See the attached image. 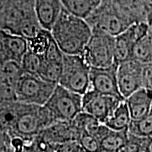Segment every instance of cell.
<instances>
[{
	"label": "cell",
	"instance_id": "6da1fadb",
	"mask_svg": "<svg viewBox=\"0 0 152 152\" xmlns=\"http://www.w3.org/2000/svg\"><path fill=\"white\" fill-rule=\"evenodd\" d=\"M50 33L63 53L80 55L92 30L86 19L76 16L62 8Z\"/></svg>",
	"mask_w": 152,
	"mask_h": 152
},
{
	"label": "cell",
	"instance_id": "7a4b0ae2",
	"mask_svg": "<svg viewBox=\"0 0 152 152\" xmlns=\"http://www.w3.org/2000/svg\"><path fill=\"white\" fill-rule=\"evenodd\" d=\"M91 29H97L112 37L125 31L134 21L117 0H104L89 15Z\"/></svg>",
	"mask_w": 152,
	"mask_h": 152
},
{
	"label": "cell",
	"instance_id": "3957f363",
	"mask_svg": "<svg viewBox=\"0 0 152 152\" xmlns=\"http://www.w3.org/2000/svg\"><path fill=\"white\" fill-rule=\"evenodd\" d=\"M56 85L39 76L22 73L15 86V98L20 104L43 107Z\"/></svg>",
	"mask_w": 152,
	"mask_h": 152
},
{
	"label": "cell",
	"instance_id": "277c9868",
	"mask_svg": "<svg viewBox=\"0 0 152 152\" xmlns=\"http://www.w3.org/2000/svg\"><path fill=\"white\" fill-rule=\"evenodd\" d=\"M43 107L54 121L69 123L82 111V96L57 84Z\"/></svg>",
	"mask_w": 152,
	"mask_h": 152
},
{
	"label": "cell",
	"instance_id": "5b68a950",
	"mask_svg": "<svg viewBox=\"0 0 152 152\" xmlns=\"http://www.w3.org/2000/svg\"><path fill=\"white\" fill-rule=\"evenodd\" d=\"M91 30V36L80 56L90 68H106L113 64L114 37L97 29Z\"/></svg>",
	"mask_w": 152,
	"mask_h": 152
},
{
	"label": "cell",
	"instance_id": "8992f818",
	"mask_svg": "<svg viewBox=\"0 0 152 152\" xmlns=\"http://www.w3.org/2000/svg\"><path fill=\"white\" fill-rule=\"evenodd\" d=\"M89 71L90 67L80 55L64 53L58 85L82 96L89 86Z\"/></svg>",
	"mask_w": 152,
	"mask_h": 152
},
{
	"label": "cell",
	"instance_id": "52a82bcc",
	"mask_svg": "<svg viewBox=\"0 0 152 152\" xmlns=\"http://www.w3.org/2000/svg\"><path fill=\"white\" fill-rule=\"evenodd\" d=\"M20 113H17L13 124L14 130L22 137H30L38 134L42 129L53 119L44 107L25 105Z\"/></svg>",
	"mask_w": 152,
	"mask_h": 152
},
{
	"label": "cell",
	"instance_id": "ba28073f",
	"mask_svg": "<svg viewBox=\"0 0 152 152\" xmlns=\"http://www.w3.org/2000/svg\"><path fill=\"white\" fill-rule=\"evenodd\" d=\"M143 65L134 59L126 60L117 65L116 78L118 91L124 99L142 88Z\"/></svg>",
	"mask_w": 152,
	"mask_h": 152
},
{
	"label": "cell",
	"instance_id": "9c48e42d",
	"mask_svg": "<svg viewBox=\"0 0 152 152\" xmlns=\"http://www.w3.org/2000/svg\"><path fill=\"white\" fill-rule=\"evenodd\" d=\"M117 65L114 63L106 68H90L88 89L100 95L124 100L120 94L117 84Z\"/></svg>",
	"mask_w": 152,
	"mask_h": 152
},
{
	"label": "cell",
	"instance_id": "30bf717a",
	"mask_svg": "<svg viewBox=\"0 0 152 152\" xmlns=\"http://www.w3.org/2000/svg\"><path fill=\"white\" fill-rule=\"evenodd\" d=\"M122 101L124 100L100 95L87 89L82 95V111L103 124Z\"/></svg>",
	"mask_w": 152,
	"mask_h": 152
},
{
	"label": "cell",
	"instance_id": "8fae6325",
	"mask_svg": "<svg viewBox=\"0 0 152 152\" xmlns=\"http://www.w3.org/2000/svg\"><path fill=\"white\" fill-rule=\"evenodd\" d=\"M149 31L145 23H133L123 32L114 37V62L120 63L131 58L132 50L135 42Z\"/></svg>",
	"mask_w": 152,
	"mask_h": 152
},
{
	"label": "cell",
	"instance_id": "7c38bea8",
	"mask_svg": "<svg viewBox=\"0 0 152 152\" xmlns=\"http://www.w3.org/2000/svg\"><path fill=\"white\" fill-rule=\"evenodd\" d=\"M132 120L141 119L151 113V91L140 88L124 100Z\"/></svg>",
	"mask_w": 152,
	"mask_h": 152
},
{
	"label": "cell",
	"instance_id": "4fadbf2b",
	"mask_svg": "<svg viewBox=\"0 0 152 152\" xmlns=\"http://www.w3.org/2000/svg\"><path fill=\"white\" fill-rule=\"evenodd\" d=\"M34 10L41 27L50 31L63 8L60 0H33Z\"/></svg>",
	"mask_w": 152,
	"mask_h": 152
},
{
	"label": "cell",
	"instance_id": "5bb4252c",
	"mask_svg": "<svg viewBox=\"0 0 152 152\" xmlns=\"http://www.w3.org/2000/svg\"><path fill=\"white\" fill-rule=\"evenodd\" d=\"M22 73L18 62L10 59L5 62L0 68V92L15 96V86Z\"/></svg>",
	"mask_w": 152,
	"mask_h": 152
},
{
	"label": "cell",
	"instance_id": "9a60e30c",
	"mask_svg": "<svg viewBox=\"0 0 152 152\" xmlns=\"http://www.w3.org/2000/svg\"><path fill=\"white\" fill-rule=\"evenodd\" d=\"M1 39L4 51L10 58V60L16 61L20 64L23 55L27 51L26 39L3 30L1 31Z\"/></svg>",
	"mask_w": 152,
	"mask_h": 152
},
{
	"label": "cell",
	"instance_id": "2e32d148",
	"mask_svg": "<svg viewBox=\"0 0 152 152\" xmlns=\"http://www.w3.org/2000/svg\"><path fill=\"white\" fill-rule=\"evenodd\" d=\"M130 121V114L124 100L116 107L108 118L104 122L103 124L111 130L123 131L127 130Z\"/></svg>",
	"mask_w": 152,
	"mask_h": 152
},
{
	"label": "cell",
	"instance_id": "e0dca14e",
	"mask_svg": "<svg viewBox=\"0 0 152 152\" xmlns=\"http://www.w3.org/2000/svg\"><path fill=\"white\" fill-rule=\"evenodd\" d=\"M63 8L76 16L86 19L102 0H60Z\"/></svg>",
	"mask_w": 152,
	"mask_h": 152
},
{
	"label": "cell",
	"instance_id": "ac0fdd59",
	"mask_svg": "<svg viewBox=\"0 0 152 152\" xmlns=\"http://www.w3.org/2000/svg\"><path fill=\"white\" fill-rule=\"evenodd\" d=\"M131 58L142 64L151 63L152 38L151 31L140 38L134 45Z\"/></svg>",
	"mask_w": 152,
	"mask_h": 152
},
{
	"label": "cell",
	"instance_id": "d6986e66",
	"mask_svg": "<svg viewBox=\"0 0 152 152\" xmlns=\"http://www.w3.org/2000/svg\"><path fill=\"white\" fill-rule=\"evenodd\" d=\"M128 131L110 130L100 140L101 149L107 152H117L128 141Z\"/></svg>",
	"mask_w": 152,
	"mask_h": 152
},
{
	"label": "cell",
	"instance_id": "ffe728a7",
	"mask_svg": "<svg viewBox=\"0 0 152 152\" xmlns=\"http://www.w3.org/2000/svg\"><path fill=\"white\" fill-rule=\"evenodd\" d=\"M52 36L50 31L41 28L34 37L27 38V51L35 54L43 56L52 41Z\"/></svg>",
	"mask_w": 152,
	"mask_h": 152
},
{
	"label": "cell",
	"instance_id": "44dd1931",
	"mask_svg": "<svg viewBox=\"0 0 152 152\" xmlns=\"http://www.w3.org/2000/svg\"><path fill=\"white\" fill-rule=\"evenodd\" d=\"M128 134L138 138H151L152 114L141 119L132 120L128 126Z\"/></svg>",
	"mask_w": 152,
	"mask_h": 152
},
{
	"label": "cell",
	"instance_id": "7402d4cb",
	"mask_svg": "<svg viewBox=\"0 0 152 152\" xmlns=\"http://www.w3.org/2000/svg\"><path fill=\"white\" fill-rule=\"evenodd\" d=\"M42 61L43 56L35 54L30 51H26L20 61V65L23 73L38 76L42 65Z\"/></svg>",
	"mask_w": 152,
	"mask_h": 152
},
{
	"label": "cell",
	"instance_id": "603a6c76",
	"mask_svg": "<svg viewBox=\"0 0 152 152\" xmlns=\"http://www.w3.org/2000/svg\"><path fill=\"white\" fill-rule=\"evenodd\" d=\"M78 143L84 152H97L101 150L100 141L96 137L86 132H81L79 134Z\"/></svg>",
	"mask_w": 152,
	"mask_h": 152
},
{
	"label": "cell",
	"instance_id": "cb8c5ba5",
	"mask_svg": "<svg viewBox=\"0 0 152 152\" xmlns=\"http://www.w3.org/2000/svg\"><path fill=\"white\" fill-rule=\"evenodd\" d=\"M151 63L144 64L142 71V87L151 91L152 87V69Z\"/></svg>",
	"mask_w": 152,
	"mask_h": 152
},
{
	"label": "cell",
	"instance_id": "d4e9b609",
	"mask_svg": "<svg viewBox=\"0 0 152 152\" xmlns=\"http://www.w3.org/2000/svg\"><path fill=\"white\" fill-rule=\"evenodd\" d=\"M60 152H84L80 144L74 140L65 142L60 149Z\"/></svg>",
	"mask_w": 152,
	"mask_h": 152
},
{
	"label": "cell",
	"instance_id": "484cf974",
	"mask_svg": "<svg viewBox=\"0 0 152 152\" xmlns=\"http://www.w3.org/2000/svg\"><path fill=\"white\" fill-rule=\"evenodd\" d=\"M136 152H151V138H143Z\"/></svg>",
	"mask_w": 152,
	"mask_h": 152
},
{
	"label": "cell",
	"instance_id": "4316f807",
	"mask_svg": "<svg viewBox=\"0 0 152 152\" xmlns=\"http://www.w3.org/2000/svg\"><path fill=\"white\" fill-rule=\"evenodd\" d=\"M11 145L14 148V152L23 151L24 144H23L21 138H20V137L14 138V139L12 140V141H11Z\"/></svg>",
	"mask_w": 152,
	"mask_h": 152
},
{
	"label": "cell",
	"instance_id": "83f0119b",
	"mask_svg": "<svg viewBox=\"0 0 152 152\" xmlns=\"http://www.w3.org/2000/svg\"><path fill=\"white\" fill-rule=\"evenodd\" d=\"M97 152H107V151H103V150H102V149H101V150H100V151H98Z\"/></svg>",
	"mask_w": 152,
	"mask_h": 152
}]
</instances>
